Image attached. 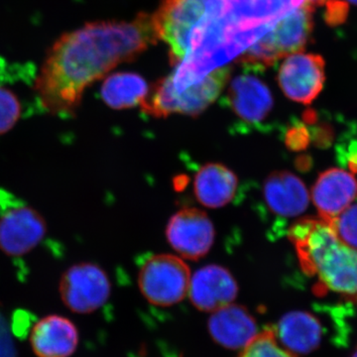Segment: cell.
Masks as SVG:
<instances>
[{"mask_svg": "<svg viewBox=\"0 0 357 357\" xmlns=\"http://www.w3.org/2000/svg\"><path fill=\"white\" fill-rule=\"evenodd\" d=\"M158 38L153 15L145 13L129 22L98 21L64 33L47 52L35 81L42 107L53 115L74 114L88 86Z\"/></svg>", "mask_w": 357, "mask_h": 357, "instance_id": "1", "label": "cell"}, {"mask_svg": "<svg viewBox=\"0 0 357 357\" xmlns=\"http://www.w3.org/2000/svg\"><path fill=\"white\" fill-rule=\"evenodd\" d=\"M288 236L305 273L318 277L325 290L357 301V251L340 241L330 223L319 217L303 218Z\"/></svg>", "mask_w": 357, "mask_h": 357, "instance_id": "2", "label": "cell"}, {"mask_svg": "<svg viewBox=\"0 0 357 357\" xmlns=\"http://www.w3.org/2000/svg\"><path fill=\"white\" fill-rule=\"evenodd\" d=\"M314 7L305 1L244 51L239 62L249 70H261L274 65L285 56L300 53L312 31Z\"/></svg>", "mask_w": 357, "mask_h": 357, "instance_id": "3", "label": "cell"}, {"mask_svg": "<svg viewBox=\"0 0 357 357\" xmlns=\"http://www.w3.org/2000/svg\"><path fill=\"white\" fill-rule=\"evenodd\" d=\"M230 74L229 67H220L211 70L199 83L184 91L172 88L168 79H160L150 96L140 105L145 114L161 119L172 114L197 116L215 102L227 84Z\"/></svg>", "mask_w": 357, "mask_h": 357, "instance_id": "4", "label": "cell"}, {"mask_svg": "<svg viewBox=\"0 0 357 357\" xmlns=\"http://www.w3.org/2000/svg\"><path fill=\"white\" fill-rule=\"evenodd\" d=\"M141 293L155 306L170 307L185 299L191 284V270L180 257L152 256L138 275Z\"/></svg>", "mask_w": 357, "mask_h": 357, "instance_id": "5", "label": "cell"}, {"mask_svg": "<svg viewBox=\"0 0 357 357\" xmlns=\"http://www.w3.org/2000/svg\"><path fill=\"white\" fill-rule=\"evenodd\" d=\"M211 0H164L153 15L159 38L170 49L171 62L178 64L187 56L195 28L208 11Z\"/></svg>", "mask_w": 357, "mask_h": 357, "instance_id": "6", "label": "cell"}, {"mask_svg": "<svg viewBox=\"0 0 357 357\" xmlns=\"http://www.w3.org/2000/svg\"><path fill=\"white\" fill-rule=\"evenodd\" d=\"M59 292L70 311L89 314L100 309L109 299L112 284L105 270L98 265L77 263L61 277Z\"/></svg>", "mask_w": 357, "mask_h": 357, "instance_id": "7", "label": "cell"}, {"mask_svg": "<svg viewBox=\"0 0 357 357\" xmlns=\"http://www.w3.org/2000/svg\"><path fill=\"white\" fill-rule=\"evenodd\" d=\"M167 239L176 252L190 260L208 255L215 241V227L204 211L187 208L178 211L169 220Z\"/></svg>", "mask_w": 357, "mask_h": 357, "instance_id": "8", "label": "cell"}, {"mask_svg": "<svg viewBox=\"0 0 357 357\" xmlns=\"http://www.w3.org/2000/svg\"><path fill=\"white\" fill-rule=\"evenodd\" d=\"M325 61L316 54L296 53L279 70V86L294 102L309 105L324 88Z\"/></svg>", "mask_w": 357, "mask_h": 357, "instance_id": "9", "label": "cell"}, {"mask_svg": "<svg viewBox=\"0 0 357 357\" xmlns=\"http://www.w3.org/2000/svg\"><path fill=\"white\" fill-rule=\"evenodd\" d=\"M46 234L47 223L41 213L31 206H16L0 218V250L13 257L27 255Z\"/></svg>", "mask_w": 357, "mask_h": 357, "instance_id": "10", "label": "cell"}, {"mask_svg": "<svg viewBox=\"0 0 357 357\" xmlns=\"http://www.w3.org/2000/svg\"><path fill=\"white\" fill-rule=\"evenodd\" d=\"M306 0H218L230 29L248 31L277 22Z\"/></svg>", "mask_w": 357, "mask_h": 357, "instance_id": "11", "label": "cell"}, {"mask_svg": "<svg viewBox=\"0 0 357 357\" xmlns=\"http://www.w3.org/2000/svg\"><path fill=\"white\" fill-rule=\"evenodd\" d=\"M311 198L319 218L331 222L356 201L357 178L344 169H328L312 185Z\"/></svg>", "mask_w": 357, "mask_h": 357, "instance_id": "12", "label": "cell"}, {"mask_svg": "<svg viewBox=\"0 0 357 357\" xmlns=\"http://www.w3.org/2000/svg\"><path fill=\"white\" fill-rule=\"evenodd\" d=\"M238 294L234 277L220 265H208L199 269L191 278L189 296L199 311L213 312L232 304Z\"/></svg>", "mask_w": 357, "mask_h": 357, "instance_id": "13", "label": "cell"}, {"mask_svg": "<svg viewBox=\"0 0 357 357\" xmlns=\"http://www.w3.org/2000/svg\"><path fill=\"white\" fill-rule=\"evenodd\" d=\"M263 196L272 213L286 218L304 213L311 199L305 183L289 171L270 174L263 184Z\"/></svg>", "mask_w": 357, "mask_h": 357, "instance_id": "14", "label": "cell"}, {"mask_svg": "<svg viewBox=\"0 0 357 357\" xmlns=\"http://www.w3.org/2000/svg\"><path fill=\"white\" fill-rule=\"evenodd\" d=\"M227 100L234 114L251 124L266 119L274 105L266 84L250 72L234 77L227 91Z\"/></svg>", "mask_w": 357, "mask_h": 357, "instance_id": "15", "label": "cell"}, {"mask_svg": "<svg viewBox=\"0 0 357 357\" xmlns=\"http://www.w3.org/2000/svg\"><path fill=\"white\" fill-rule=\"evenodd\" d=\"M208 328L217 344L232 351L243 349L259 333L250 312L236 304L211 312Z\"/></svg>", "mask_w": 357, "mask_h": 357, "instance_id": "16", "label": "cell"}, {"mask_svg": "<svg viewBox=\"0 0 357 357\" xmlns=\"http://www.w3.org/2000/svg\"><path fill=\"white\" fill-rule=\"evenodd\" d=\"M326 335L325 325L321 319L305 311L287 312L278 321L275 332L283 347L294 354H309L317 351Z\"/></svg>", "mask_w": 357, "mask_h": 357, "instance_id": "17", "label": "cell"}, {"mask_svg": "<svg viewBox=\"0 0 357 357\" xmlns=\"http://www.w3.org/2000/svg\"><path fill=\"white\" fill-rule=\"evenodd\" d=\"M30 342L38 357H69L76 351L79 333L70 319L53 314L34 326Z\"/></svg>", "mask_w": 357, "mask_h": 357, "instance_id": "18", "label": "cell"}, {"mask_svg": "<svg viewBox=\"0 0 357 357\" xmlns=\"http://www.w3.org/2000/svg\"><path fill=\"white\" fill-rule=\"evenodd\" d=\"M237 185L236 174L227 166L208 163L202 167L195 177V195L206 208H222L236 196Z\"/></svg>", "mask_w": 357, "mask_h": 357, "instance_id": "19", "label": "cell"}, {"mask_svg": "<svg viewBox=\"0 0 357 357\" xmlns=\"http://www.w3.org/2000/svg\"><path fill=\"white\" fill-rule=\"evenodd\" d=\"M100 96L110 109L121 110L141 105L148 96L146 81L133 73H116L103 82Z\"/></svg>", "mask_w": 357, "mask_h": 357, "instance_id": "20", "label": "cell"}, {"mask_svg": "<svg viewBox=\"0 0 357 357\" xmlns=\"http://www.w3.org/2000/svg\"><path fill=\"white\" fill-rule=\"evenodd\" d=\"M238 357H297L296 354L282 347L277 342L273 330H265L257 335L243 349Z\"/></svg>", "mask_w": 357, "mask_h": 357, "instance_id": "21", "label": "cell"}, {"mask_svg": "<svg viewBox=\"0 0 357 357\" xmlns=\"http://www.w3.org/2000/svg\"><path fill=\"white\" fill-rule=\"evenodd\" d=\"M328 223L342 243L357 251V204H351Z\"/></svg>", "mask_w": 357, "mask_h": 357, "instance_id": "22", "label": "cell"}, {"mask_svg": "<svg viewBox=\"0 0 357 357\" xmlns=\"http://www.w3.org/2000/svg\"><path fill=\"white\" fill-rule=\"evenodd\" d=\"M21 103L11 89L0 86V135L11 130L20 121Z\"/></svg>", "mask_w": 357, "mask_h": 357, "instance_id": "23", "label": "cell"}, {"mask_svg": "<svg viewBox=\"0 0 357 357\" xmlns=\"http://www.w3.org/2000/svg\"><path fill=\"white\" fill-rule=\"evenodd\" d=\"M324 6H326V20L328 24H340L349 14V6L340 0H326Z\"/></svg>", "mask_w": 357, "mask_h": 357, "instance_id": "24", "label": "cell"}, {"mask_svg": "<svg viewBox=\"0 0 357 357\" xmlns=\"http://www.w3.org/2000/svg\"><path fill=\"white\" fill-rule=\"evenodd\" d=\"M306 1L310 2V3H311L312 6H324V3H325L326 0H306Z\"/></svg>", "mask_w": 357, "mask_h": 357, "instance_id": "25", "label": "cell"}, {"mask_svg": "<svg viewBox=\"0 0 357 357\" xmlns=\"http://www.w3.org/2000/svg\"><path fill=\"white\" fill-rule=\"evenodd\" d=\"M347 1L351 2L352 4H356L357 6V0H347Z\"/></svg>", "mask_w": 357, "mask_h": 357, "instance_id": "26", "label": "cell"}, {"mask_svg": "<svg viewBox=\"0 0 357 357\" xmlns=\"http://www.w3.org/2000/svg\"><path fill=\"white\" fill-rule=\"evenodd\" d=\"M351 357H357V347L356 351H354V354H352Z\"/></svg>", "mask_w": 357, "mask_h": 357, "instance_id": "27", "label": "cell"}]
</instances>
